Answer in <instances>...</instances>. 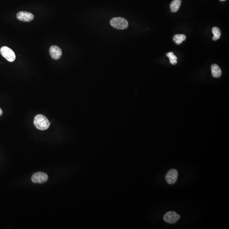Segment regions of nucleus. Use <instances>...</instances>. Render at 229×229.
I'll return each mask as SVG.
<instances>
[{
  "label": "nucleus",
  "instance_id": "nucleus-12",
  "mask_svg": "<svg viewBox=\"0 0 229 229\" xmlns=\"http://www.w3.org/2000/svg\"><path fill=\"white\" fill-rule=\"evenodd\" d=\"M212 32L214 35L213 38V40L214 41H216L220 38L221 36V32L219 28L214 27L212 29Z\"/></svg>",
  "mask_w": 229,
  "mask_h": 229
},
{
  "label": "nucleus",
  "instance_id": "nucleus-5",
  "mask_svg": "<svg viewBox=\"0 0 229 229\" xmlns=\"http://www.w3.org/2000/svg\"><path fill=\"white\" fill-rule=\"evenodd\" d=\"M48 176L43 172H38L34 174L32 178V180L34 183H43L47 181Z\"/></svg>",
  "mask_w": 229,
  "mask_h": 229
},
{
  "label": "nucleus",
  "instance_id": "nucleus-7",
  "mask_svg": "<svg viewBox=\"0 0 229 229\" xmlns=\"http://www.w3.org/2000/svg\"><path fill=\"white\" fill-rule=\"evenodd\" d=\"M17 17L20 21L29 22L33 20L34 16L30 12H20L17 14Z\"/></svg>",
  "mask_w": 229,
  "mask_h": 229
},
{
  "label": "nucleus",
  "instance_id": "nucleus-1",
  "mask_svg": "<svg viewBox=\"0 0 229 229\" xmlns=\"http://www.w3.org/2000/svg\"><path fill=\"white\" fill-rule=\"evenodd\" d=\"M34 123L35 127L40 130H46L50 125L49 121L46 117L42 114L36 115L34 119Z\"/></svg>",
  "mask_w": 229,
  "mask_h": 229
},
{
  "label": "nucleus",
  "instance_id": "nucleus-15",
  "mask_svg": "<svg viewBox=\"0 0 229 229\" xmlns=\"http://www.w3.org/2000/svg\"><path fill=\"white\" fill-rule=\"evenodd\" d=\"M221 2H224V1H227V0H219Z\"/></svg>",
  "mask_w": 229,
  "mask_h": 229
},
{
  "label": "nucleus",
  "instance_id": "nucleus-6",
  "mask_svg": "<svg viewBox=\"0 0 229 229\" xmlns=\"http://www.w3.org/2000/svg\"><path fill=\"white\" fill-rule=\"evenodd\" d=\"M178 176V171L175 169L170 170L168 172L165 176V179L169 184H174L177 181Z\"/></svg>",
  "mask_w": 229,
  "mask_h": 229
},
{
  "label": "nucleus",
  "instance_id": "nucleus-8",
  "mask_svg": "<svg viewBox=\"0 0 229 229\" xmlns=\"http://www.w3.org/2000/svg\"><path fill=\"white\" fill-rule=\"evenodd\" d=\"M49 52L51 57L55 60L60 59L62 55V51L61 49L56 45H53L51 47Z\"/></svg>",
  "mask_w": 229,
  "mask_h": 229
},
{
  "label": "nucleus",
  "instance_id": "nucleus-13",
  "mask_svg": "<svg viewBox=\"0 0 229 229\" xmlns=\"http://www.w3.org/2000/svg\"><path fill=\"white\" fill-rule=\"evenodd\" d=\"M166 55L167 57L169 58L170 61L172 65H174L178 63V61H177L178 58L175 55H174L173 52H168L166 54Z\"/></svg>",
  "mask_w": 229,
  "mask_h": 229
},
{
  "label": "nucleus",
  "instance_id": "nucleus-14",
  "mask_svg": "<svg viewBox=\"0 0 229 229\" xmlns=\"http://www.w3.org/2000/svg\"><path fill=\"white\" fill-rule=\"evenodd\" d=\"M2 114H3V111H2V109L0 108V116L2 115Z\"/></svg>",
  "mask_w": 229,
  "mask_h": 229
},
{
  "label": "nucleus",
  "instance_id": "nucleus-3",
  "mask_svg": "<svg viewBox=\"0 0 229 229\" xmlns=\"http://www.w3.org/2000/svg\"><path fill=\"white\" fill-rule=\"evenodd\" d=\"M1 55L8 61L12 62L16 59L14 52L8 47L3 46L0 50Z\"/></svg>",
  "mask_w": 229,
  "mask_h": 229
},
{
  "label": "nucleus",
  "instance_id": "nucleus-2",
  "mask_svg": "<svg viewBox=\"0 0 229 229\" xmlns=\"http://www.w3.org/2000/svg\"><path fill=\"white\" fill-rule=\"evenodd\" d=\"M110 25L116 29L124 30L128 27V21L124 18L118 17L111 19L110 21Z\"/></svg>",
  "mask_w": 229,
  "mask_h": 229
},
{
  "label": "nucleus",
  "instance_id": "nucleus-4",
  "mask_svg": "<svg viewBox=\"0 0 229 229\" xmlns=\"http://www.w3.org/2000/svg\"><path fill=\"white\" fill-rule=\"evenodd\" d=\"M180 216L174 211L168 212L163 216V219L165 222L168 223H175L180 219Z\"/></svg>",
  "mask_w": 229,
  "mask_h": 229
},
{
  "label": "nucleus",
  "instance_id": "nucleus-11",
  "mask_svg": "<svg viewBox=\"0 0 229 229\" xmlns=\"http://www.w3.org/2000/svg\"><path fill=\"white\" fill-rule=\"evenodd\" d=\"M186 39V37L184 35H176L174 36V41L176 44L180 45Z\"/></svg>",
  "mask_w": 229,
  "mask_h": 229
},
{
  "label": "nucleus",
  "instance_id": "nucleus-10",
  "mask_svg": "<svg viewBox=\"0 0 229 229\" xmlns=\"http://www.w3.org/2000/svg\"><path fill=\"white\" fill-rule=\"evenodd\" d=\"M181 4V0H174L170 5L171 12H176L178 11Z\"/></svg>",
  "mask_w": 229,
  "mask_h": 229
},
{
  "label": "nucleus",
  "instance_id": "nucleus-9",
  "mask_svg": "<svg viewBox=\"0 0 229 229\" xmlns=\"http://www.w3.org/2000/svg\"><path fill=\"white\" fill-rule=\"evenodd\" d=\"M212 76L215 78H219L221 76L222 72L220 67L217 65L213 64L211 66Z\"/></svg>",
  "mask_w": 229,
  "mask_h": 229
}]
</instances>
